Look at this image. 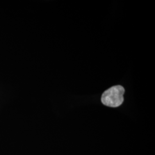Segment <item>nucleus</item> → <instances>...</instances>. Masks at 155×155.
<instances>
[{"instance_id":"nucleus-1","label":"nucleus","mask_w":155,"mask_h":155,"mask_svg":"<svg viewBox=\"0 0 155 155\" xmlns=\"http://www.w3.org/2000/svg\"><path fill=\"white\" fill-rule=\"evenodd\" d=\"M125 89L120 86L117 85L106 90L102 95L101 102L104 105L117 107L121 105L124 102V94Z\"/></svg>"}]
</instances>
